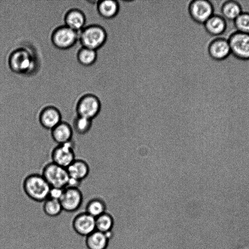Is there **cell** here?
<instances>
[{
	"mask_svg": "<svg viewBox=\"0 0 249 249\" xmlns=\"http://www.w3.org/2000/svg\"><path fill=\"white\" fill-rule=\"evenodd\" d=\"M64 189L51 187L49 197L53 199L59 200L63 194Z\"/></svg>",
	"mask_w": 249,
	"mask_h": 249,
	"instance_id": "cell-27",
	"label": "cell"
},
{
	"mask_svg": "<svg viewBox=\"0 0 249 249\" xmlns=\"http://www.w3.org/2000/svg\"><path fill=\"white\" fill-rule=\"evenodd\" d=\"M107 35L104 29L97 25H89L84 27L79 35L83 47L96 50L105 42Z\"/></svg>",
	"mask_w": 249,
	"mask_h": 249,
	"instance_id": "cell-3",
	"label": "cell"
},
{
	"mask_svg": "<svg viewBox=\"0 0 249 249\" xmlns=\"http://www.w3.org/2000/svg\"><path fill=\"white\" fill-rule=\"evenodd\" d=\"M72 227L78 235L86 237L96 231L95 218L84 211L76 212L72 221Z\"/></svg>",
	"mask_w": 249,
	"mask_h": 249,
	"instance_id": "cell-8",
	"label": "cell"
},
{
	"mask_svg": "<svg viewBox=\"0 0 249 249\" xmlns=\"http://www.w3.org/2000/svg\"><path fill=\"white\" fill-rule=\"evenodd\" d=\"M119 4L117 0H99L97 11L103 18H110L114 17L118 13Z\"/></svg>",
	"mask_w": 249,
	"mask_h": 249,
	"instance_id": "cell-18",
	"label": "cell"
},
{
	"mask_svg": "<svg viewBox=\"0 0 249 249\" xmlns=\"http://www.w3.org/2000/svg\"><path fill=\"white\" fill-rule=\"evenodd\" d=\"M73 141L57 144L51 152V161L67 168L76 159Z\"/></svg>",
	"mask_w": 249,
	"mask_h": 249,
	"instance_id": "cell-5",
	"label": "cell"
},
{
	"mask_svg": "<svg viewBox=\"0 0 249 249\" xmlns=\"http://www.w3.org/2000/svg\"><path fill=\"white\" fill-rule=\"evenodd\" d=\"M241 13V9L235 0H226L222 7V14L218 16L229 20H234Z\"/></svg>",
	"mask_w": 249,
	"mask_h": 249,
	"instance_id": "cell-22",
	"label": "cell"
},
{
	"mask_svg": "<svg viewBox=\"0 0 249 249\" xmlns=\"http://www.w3.org/2000/svg\"><path fill=\"white\" fill-rule=\"evenodd\" d=\"M79 62L86 66L92 64L96 60L97 53L96 50L81 47L77 54Z\"/></svg>",
	"mask_w": 249,
	"mask_h": 249,
	"instance_id": "cell-24",
	"label": "cell"
},
{
	"mask_svg": "<svg viewBox=\"0 0 249 249\" xmlns=\"http://www.w3.org/2000/svg\"><path fill=\"white\" fill-rule=\"evenodd\" d=\"M92 124V120L76 115L73 120L71 126L73 132L75 131L79 135H83L89 131Z\"/></svg>",
	"mask_w": 249,
	"mask_h": 249,
	"instance_id": "cell-23",
	"label": "cell"
},
{
	"mask_svg": "<svg viewBox=\"0 0 249 249\" xmlns=\"http://www.w3.org/2000/svg\"><path fill=\"white\" fill-rule=\"evenodd\" d=\"M231 52L236 56L249 58V34L237 32L228 40Z\"/></svg>",
	"mask_w": 249,
	"mask_h": 249,
	"instance_id": "cell-10",
	"label": "cell"
},
{
	"mask_svg": "<svg viewBox=\"0 0 249 249\" xmlns=\"http://www.w3.org/2000/svg\"><path fill=\"white\" fill-rule=\"evenodd\" d=\"M189 13L196 21L204 23L213 16V10L209 0H192L189 7Z\"/></svg>",
	"mask_w": 249,
	"mask_h": 249,
	"instance_id": "cell-11",
	"label": "cell"
},
{
	"mask_svg": "<svg viewBox=\"0 0 249 249\" xmlns=\"http://www.w3.org/2000/svg\"><path fill=\"white\" fill-rule=\"evenodd\" d=\"M108 238L106 233L95 231L86 237L85 244L88 249H106Z\"/></svg>",
	"mask_w": 249,
	"mask_h": 249,
	"instance_id": "cell-17",
	"label": "cell"
},
{
	"mask_svg": "<svg viewBox=\"0 0 249 249\" xmlns=\"http://www.w3.org/2000/svg\"><path fill=\"white\" fill-rule=\"evenodd\" d=\"M22 189L29 199L41 203L48 198L51 187L41 174L31 173L23 178Z\"/></svg>",
	"mask_w": 249,
	"mask_h": 249,
	"instance_id": "cell-1",
	"label": "cell"
},
{
	"mask_svg": "<svg viewBox=\"0 0 249 249\" xmlns=\"http://www.w3.org/2000/svg\"><path fill=\"white\" fill-rule=\"evenodd\" d=\"M42 203V211L49 217H56L63 212L59 200L48 197Z\"/></svg>",
	"mask_w": 249,
	"mask_h": 249,
	"instance_id": "cell-20",
	"label": "cell"
},
{
	"mask_svg": "<svg viewBox=\"0 0 249 249\" xmlns=\"http://www.w3.org/2000/svg\"><path fill=\"white\" fill-rule=\"evenodd\" d=\"M207 30L213 35L222 34L226 29V24L222 16L213 15L205 23Z\"/></svg>",
	"mask_w": 249,
	"mask_h": 249,
	"instance_id": "cell-19",
	"label": "cell"
},
{
	"mask_svg": "<svg viewBox=\"0 0 249 249\" xmlns=\"http://www.w3.org/2000/svg\"><path fill=\"white\" fill-rule=\"evenodd\" d=\"M79 33L67 26L57 27L53 32L51 40L53 44L60 49L72 47L79 39Z\"/></svg>",
	"mask_w": 249,
	"mask_h": 249,
	"instance_id": "cell-7",
	"label": "cell"
},
{
	"mask_svg": "<svg viewBox=\"0 0 249 249\" xmlns=\"http://www.w3.org/2000/svg\"><path fill=\"white\" fill-rule=\"evenodd\" d=\"M234 23L238 32L249 34V14L242 13Z\"/></svg>",
	"mask_w": 249,
	"mask_h": 249,
	"instance_id": "cell-26",
	"label": "cell"
},
{
	"mask_svg": "<svg viewBox=\"0 0 249 249\" xmlns=\"http://www.w3.org/2000/svg\"><path fill=\"white\" fill-rule=\"evenodd\" d=\"M64 23L67 27L78 32L85 27L86 18L82 10L74 8L66 13L64 17Z\"/></svg>",
	"mask_w": 249,
	"mask_h": 249,
	"instance_id": "cell-15",
	"label": "cell"
},
{
	"mask_svg": "<svg viewBox=\"0 0 249 249\" xmlns=\"http://www.w3.org/2000/svg\"><path fill=\"white\" fill-rule=\"evenodd\" d=\"M76 115L93 120L101 111V105L99 99L94 95L84 94L80 97L75 106Z\"/></svg>",
	"mask_w": 249,
	"mask_h": 249,
	"instance_id": "cell-4",
	"label": "cell"
},
{
	"mask_svg": "<svg viewBox=\"0 0 249 249\" xmlns=\"http://www.w3.org/2000/svg\"><path fill=\"white\" fill-rule=\"evenodd\" d=\"M33 60L28 52L25 50L18 51L10 54L9 67L12 71L18 73L28 72L33 66Z\"/></svg>",
	"mask_w": 249,
	"mask_h": 249,
	"instance_id": "cell-12",
	"label": "cell"
},
{
	"mask_svg": "<svg viewBox=\"0 0 249 249\" xmlns=\"http://www.w3.org/2000/svg\"><path fill=\"white\" fill-rule=\"evenodd\" d=\"M59 201L64 212L73 213L79 211L83 205V195L79 188L67 187Z\"/></svg>",
	"mask_w": 249,
	"mask_h": 249,
	"instance_id": "cell-6",
	"label": "cell"
},
{
	"mask_svg": "<svg viewBox=\"0 0 249 249\" xmlns=\"http://www.w3.org/2000/svg\"><path fill=\"white\" fill-rule=\"evenodd\" d=\"M50 131L53 140L57 144L72 140L73 130L71 125L67 122L61 121Z\"/></svg>",
	"mask_w": 249,
	"mask_h": 249,
	"instance_id": "cell-13",
	"label": "cell"
},
{
	"mask_svg": "<svg viewBox=\"0 0 249 249\" xmlns=\"http://www.w3.org/2000/svg\"><path fill=\"white\" fill-rule=\"evenodd\" d=\"M40 174L51 187L64 189L67 186L69 176L66 168L51 161L44 165Z\"/></svg>",
	"mask_w": 249,
	"mask_h": 249,
	"instance_id": "cell-2",
	"label": "cell"
},
{
	"mask_svg": "<svg viewBox=\"0 0 249 249\" xmlns=\"http://www.w3.org/2000/svg\"><path fill=\"white\" fill-rule=\"evenodd\" d=\"M106 206L104 200L100 198L90 199L86 204L84 211L96 218L106 213Z\"/></svg>",
	"mask_w": 249,
	"mask_h": 249,
	"instance_id": "cell-21",
	"label": "cell"
},
{
	"mask_svg": "<svg viewBox=\"0 0 249 249\" xmlns=\"http://www.w3.org/2000/svg\"><path fill=\"white\" fill-rule=\"evenodd\" d=\"M37 120L43 128L51 130L62 121L61 112L55 106L47 105L39 111Z\"/></svg>",
	"mask_w": 249,
	"mask_h": 249,
	"instance_id": "cell-9",
	"label": "cell"
},
{
	"mask_svg": "<svg viewBox=\"0 0 249 249\" xmlns=\"http://www.w3.org/2000/svg\"><path fill=\"white\" fill-rule=\"evenodd\" d=\"M70 178L82 182L89 175L90 168L84 160L75 159L66 168Z\"/></svg>",
	"mask_w": 249,
	"mask_h": 249,
	"instance_id": "cell-14",
	"label": "cell"
},
{
	"mask_svg": "<svg viewBox=\"0 0 249 249\" xmlns=\"http://www.w3.org/2000/svg\"><path fill=\"white\" fill-rule=\"evenodd\" d=\"M96 230L103 233L111 231L113 226V220L111 216L106 213L95 218Z\"/></svg>",
	"mask_w": 249,
	"mask_h": 249,
	"instance_id": "cell-25",
	"label": "cell"
},
{
	"mask_svg": "<svg viewBox=\"0 0 249 249\" xmlns=\"http://www.w3.org/2000/svg\"><path fill=\"white\" fill-rule=\"evenodd\" d=\"M209 52L215 59H222L226 57L231 53L228 40L220 38L213 41L209 47Z\"/></svg>",
	"mask_w": 249,
	"mask_h": 249,
	"instance_id": "cell-16",
	"label": "cell"
}]
</instances>
